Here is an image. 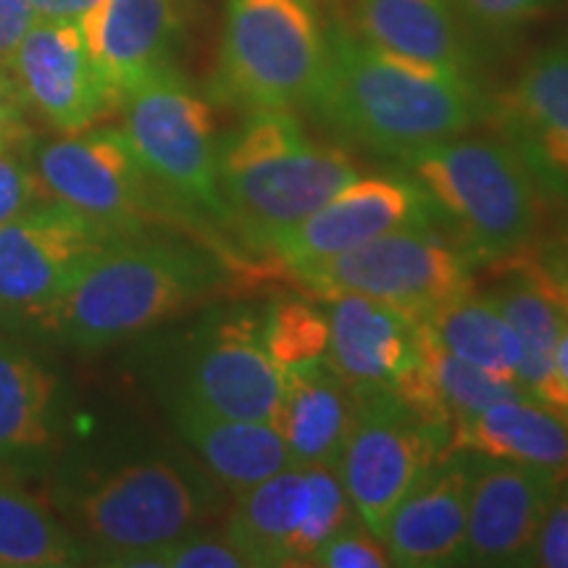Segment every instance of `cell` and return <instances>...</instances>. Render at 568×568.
Wrapping results in <instances>:
<instances>
[{
	"label": "cell",
	"mask_w": 568,
	"mask_h": 568,
	"mask_svg": "<svg viewBox=\"0 0 568 568\" xmlns=\"http://www.w3.org/2000/svg\"><path fill=\"white\" fill-rule=\"evenodd\" d=\"M261 337L280 368L308 364L326 358L329 318L316 297L280 295L261 311Z\"/></svg>",
	"instance_id": "30"
},
{
	"label": "cell",
	"mask_w": 568,
	"mask_h": 568,
	"mask_svg": "<svg viewBox=\"0 0 568 568\" xmlns=\"http://www.w3.org/2000/svg\"><path fill=\"white\" fill-rule=\"evenodd\" d=\"M471 466V453H447L416 479L382 529L389 564L406 568L464 566Z\"/></svg>",
	"instance_id": "17"
},
{
	"label": "cell",
	"mask_w": 568,
	"mask_h": 568,
	"mask_svg": "<svg viewBox=\"0 0 568 568\" xmlns=\"http://www.w3.org/2000/svg\"><path fill=\"white\" fill-rule=\"evenodd\" d=\"M32 159L48 201L82 213L116 237L145 230L166 203L142 172L122 126L38 138Z\"/></svg>",
	"instance_id": "10"
},
{
	"label": "cell",
	"mask_w": 568,
	"mask_h": 568,
	"mask_svg": "<svg viewBox=\"0 0 568 568\" xmlns=\"http://www.w3.org/2000/svg\"><path fill=\"white\" fill-rule=\"evenodd\" d=\"M219 193L230 230L253 251L358 176L351 155L303 132L293 111H255L219 140Z\"/></svg>",
	"instance_id": "4"
},
{
	"label": "cell",
	"mask_w": 568,
	"mask_h": 568,
	"mask_svg": "<svg viewBox=\"0 0 568 568\" xmlns=\"http://www.w3.org/2000/svg\"><path fill=\"white\" fill-rule=\"evenodd\" d=\"M166 410L205 471L234 495L295 464L274 424L219 416L172 397Z\"/></svg>",
	"instance_id": "24"
},
{
	"label": "cell",
	"mask_w": 568,
	"mask_h": 568,
	"mask_svg": "<svg viewBox=\"0 0 568 568\" xmlns=\"http://www.w3.org/2000/svg\"><path fill=\"white\" fill-rule=\"evenodd\" d=\"M437 224H445L443 211L418 182L355 176L303 222L276 232L258 253H266L274 272L290 280L295 272L324 264L382 234Z\"/></svg>",
	"instance_id": "12"
},
{
	"label": "cell",
	"mask_w": 568,
	"mask_h": 568,
	"mask_svg": "<svg viewBox=\"0 0 568 568\" xmlns=\"http://www.w3.org/2000/svg\"><path fill=\"white\" fill-rule=\"evenodd\" d=\"M34 140L24 122L0 130V224L48 203L32 159Z\"/></svg>",
	"instance_id": "32"
},
{
	"label": "cell",
	"mask_w": 568,
	"mask_h": 568,
	"mask_svg": "<svg viewBox=\"0 0 568 568\" xmlns=\"http://www.w3.org/2000/svg\"><path fill=\"white\" fill-rule=\"evenodd\" d=\"M116 234L61 203L0 224V318L17 324L45 308Z\"/></svg>",
	"instance_id": "13"
},
{
	"label": "cell",
	"mask_w": 568,
	"mask_h": 568,
	"mask_svg": "<svg viewBox=\"0 0 568 568\" xmlns=\"http://www.w3.org/2000/svg\"><path fill=\"white\" fill-rule=\"evenodd\" d=\"M527 566L568 568V477L560 479L548 516L537 531Z\"/></svg>",
	"instance_id": "36"
},
{
	"label": "cell",
	"mask_w": 568,
	"mask_h": 568,
	"mask_svg": "<svg viewBox=\"0 0 568 568\" xmlns=\"http://www.w3.org/2000/svg\"><path fill=\"white\" fill-rule=\"evenodd\" d=\"M226 264L205 245L126 234L101 247L63 293L19 324L80 353L153 329L224 290Z\"/></svg>",
	"instance_id": "2"
},
{
	"label": "cell",
	"mask_w": 568,
	"mask_h": 568,
	"mask_svg": "<svg viewBox=\"0 0 568 568\" xmlns=\"http://www.w3.org/2000/svg\"><path fill=\"white\" fill-rule=\"evenodd\" d=\"M9 71L24 98L61 134L95 126L119 109L77 21L34 19L13 51Z\"/></svg>",
	"instance_id": "14"
},
{
	"label": "cell",
	"mask_w": 568,
	"mask_h": 568,
	"mask_svg": "<svg viewBox=\"0 0 568 568\" xmlns=\"http://www.w3.org/2000/svg\"><path fill=\"white\" fill-rule=\"evenodd\" d=\"M474 456L466 506L464 564L527 566L560 474L516 460Z\"/></svg>",
	"instance_id": "15"
},
{
	"label": "cell",
	"mask_w": 568,
	"mask_h": 568,
	"mask_svg": "<svg viewBox=\"0 0 568 568\" xmlns=\"http://www.w3.org/2000/svg\"><path fill=\"white\" fill-rule=\"evenodd\" d=\"M308 508L305 466H287L237 493L224 537L251 566H290V548Z\"/></svg>",
	"instance_id": "26"
},
{
	"label": "cell",
	"mask_w": 568,
	"mask_h": 568,
	"mask_svg": "<svg viewBox=\"0 0 568 568\" xmlns=\"http://www.w3.org/2000/svg\"><path fill=\"white\" fill-rule=\"evenodd\" d=\"M447 453L516 460L568 477V416L535 397L497 403L453 424Z\"/></svg>",
	"instance_id": "25"
},
{
	"label": "cell",
	"mask_w": 568,
	"mask_h": 568,
	"mask_svg": "<svg viewBox=\"0 0 568 568\" xmlns=\"http://www.w3.org/2000/svg\"><path fill=\"white\" fill-rule=\"evenodd\" d=\"M556 372H558V379L564 382V387L568 389V314H566L564 332H560V339L556 347Z\"/></svg>",
	"instance_id": "40"
},
{
	"label": "cell",
	"mask_w": 568,
	"mask_h": 568,
	"mask_svg": "<svg viewBox=\"0 0 568 568\" xmlns=\"http://www.w3.org/2000/svg\"><path fill=\"white\" fill-rule=\"evenodd\" d=\"M84 564V550L55 510L42 506L11 477H0V568H69Z\"/></svg>",
	"instance_id": "28"
},
{
	"label": "cell",
	"mask_w": 568,
	"mask_h": 568,
	"mask_svg": "<svg viewBox=\"0 0 568 568\" xmlns=\"http://www.w3.org/2000/svg\"><path fill=\"white\" fill-rule=\"evenodd\" d=\"M240 552L224 535L195 529L151 552L145 568H247Z\"/></svg>",
	"instance_id": "34"
},
{
	"label": "cell",
	"mask_w": 568,
	"mask_h": 568,
	"mask_svg": "<svg viewBox=\"0 0 568 568\" xmlns=\"http://www.w3.org/2000/svg\"><path fill=\"white\" fill-rule=\"evenodd\" d=\"M466 30L479 38H508L531 19L556 9L564 0H453Z\"/></svg>",
	"instance_id": "33"
},
{
	"label": "cell",
	"mask_w": 568,
	"mask_h": 568,
	"mask_svg": "<svg viewBox=\"0 0 568 568\" xmlns=\"http://www.w3.org/2000/svg\"><path fill=\"white\" fill-rule=\"evenodd\" d=\"M487 297L521 343L518 382L545 406L568 416V389L558 379L556 347L568 314V282L531 251L495 261Z\"/></svg>",
	"instance_id": "16"
},
{
	"label": "cell",
	"mask_w": 568,
	"mask_h": 568,
	"mask_svg": "<svg viewBox=\"0 0 568 568\" xmlns=\"http://www.w3.org/2000/svg\"><path fill=\"white\" fill-rule=\"evenodd\" d=\"M489 113L531 174L568 187V34L539 48Z\"/></svg>",
	"instance_id": "18"
},
{
	"label": "cell",
	"mask_w": 568,
	"mask_h": 568,
	"mask_svg": "<svg viewBox=\"0 0 568 568\" xmlns=\"http://www.w3.org/2000/svg\"><path fill=\"white\" fill-rule=\"evenodd\" d=\"M324 61L318 0H226L213 95L247 113L308 109Z\"/></svg>",
	"instance_id": "6"
},
{
	"label": "cell",
	"mask_w": 568,
	"mask_h": 568,
	"mask_svg": "<svg viewBox=\"0 0 568 568\" xmlns=\"http://www.w3.org/2000/svg\"><path fill=\"white\" fill-rule=\"evenodd\" d=\"M418 353H422L426 376H429L432 389H435L439 406H443L445 416L450 418V424L460 422V418L477 416L481 410L497 406V403L531 397L521 382L503 379V376L489 374L485 368L468 364V361L445 351L426 332L422 322H418Z\"/></svg>",
	"instance_id": "29"
},
{
	"label": "cell",
	"mask_w": 568,
	"mask_h": 568,
	"mask_svg": "<svg viewBox=\"0 0 568 568\" xmlns=\"http://www.w3.org/2000/svg\"><path fill=\"white\" fill-rule=\"evenodd\" d=\"M437 226H410L351 247L293 280L316 301L366 295L422 316L453 297L471 293L474 258L464 245H450Z\"/></svg>",
	"instance_id": "8"
},
{
	"label": "cell",
	"mask_w": 568,
	"mask_h": 568,
	"mask_svg": "<svg viewBox=\"0 0 568 568\" xmlns=\"http://www.w3.org/2000/svg\"><path fill=\"white\" fill-rule=\"evenodd\" d=\"M34 19L80 21L98 0H30Z\"/></svg>",
	"instance_id": "38"
},
{
	"label": "cell",
	"mask_w": 568,
	"mask_h": 568,
	"mask_svg": "<svg viewBox=\"0 0 568 568\" xmlns=\"http://www.w3.org/2000/svg\"><path fill=\"white\" fill-rule=\"evenodd\" d=\"M308 109L347 140L397 159L464 134L493 105L471 77L395 59L358 32L332 24L326 27L324 74Z\"/></svg>",
	"instance_id": "3"
},
{
	"label": "cell",
	"mask_w": 568,
	"mask_h": 568,
	"mask_svg": "<svg viewBox=\"0 0 568 568\" xmlns=\"http://www.w3.org/2000/svg\"><path fill=\"white\" fill-rule=\"evenodd\" d=\"M282 368L266 353L261 311L219 305L203 314L176 345L166 400H184L211 414L272 424Z\"/></svg>",
	"instance_id": "9"
},
{
	"label": "cell",
	"mask_w": 568,
	"mask_h": 568,
	"mask_svg": "<svg viewBox=\"0 0 568 568\" xmlns=\"http://www.w3.org/2000/svg\"><path fill=\"white\" fill-rule=\"evenodd\" d=\"M24 111L27 103L21 98L17 82H13L11 71L0 67V130L24 122Z\"/></svg>",
	"instance_id": "39"
},
{
	"label": "cell",
	"mask_w": 568,
	"mask_h": 568,
	"mask_svg": "<svg viewBox=\"0 0 568 568\" xmlns=\"http://www.w3.org/2000/svg\"><path fill=\"white\" fill-rule=\"evenodd\" d=\"M77 24L98 71L122 101L126 90L169 63L180 11L174 0H98Z\"/></svg>",
	"instance_id": "21"
},
{
	"label": "cell",
	"mask_w": 568,
	"mask_h": 568,
	"mask_svg": "<svg viewBox=\"0 0 568 568\" xmlns=\"http://www.w3.org/2000/svg\"><path fill=\"white\" fill-rule=\"evenodd\" d=\"M30 0H0V67L9 69L13 51L32 27Z\"/></svg>",
	"instance_id": "37"
},
{
	"label": "cell",
	"mask_w": 568,
	"mask_h": 568,
	"mask_svg": "<svg viewBox=\"0 0 568 568\" xmlns=\"http://www.w3.org/2000/svg\"><path fill=\"white\" fill-rule=\"evenodd\" d=\"M439 205L474 261L531 251L539 230L535 174L508 138H445L397 155Z\"/></svg>",
	"instance_id": "5"
},
{
	"label": "cell",
	"mask_w": 568,
	"mask_h": 568,
	"mask_svg": "<svg viewBox=\"0 0 568 568\" xmlns=\"http://www.w3.org/2000/svg\"><path fill=\"white\" fill-rule=\"evenodd\" d=\"M545 258H548V261H550V264L558 268V272H560V276H564V280L568 282V240H566V243H564V245H560V247H558V251H552L550 255H545Z\"/></svg>",
	"instance_id": "41"
},
{
	"label": "cell",
	"mask_w": 568,
	"mask_h": 568,
	"mask_svg": "<svg viewBox=\"0 0 568 568\" xmlns=\"http://www.w3.org/2000/svg\"><path fill=\"white\" fill-rule=\"evenodd\" d=\"M355 24L382 53L471 77V45L453 0H355Z\"/></svg>",
	"instance_id": "23"
},
{
	"label": "cell",
	"mask_w": 568,
	"mask_h": 568,
	"mask_svg": "<svg viewBox=\"0 0 568 568\" xmlns=\"http://www.w3.org/2000/svg\"><path fill=\"white\" fill-rule=\"evenodd\" d=\"M122 132L142 172L176 213L230 226L219 193L213 109L172 63L130 88L119 101Z\"/></svg>",
	"instance_id": "7"
},
{
	"label": "cell",
	"mask_w": 568,
	"mask_h": 568,
	"mask_svg": "<svg viewBox=\"0 0 568 568\" xmlns=\"http://www.w3.org/2000/svg\"><path fill=\"white\" fill-rule=\"evenodd\" d=\"M308 566L322 568H385L389 564L387 548L382 537H376L372 529H364V521L358 516L351 518L337 535H332L314 552Z\"/></svg>",
	"instance_id": "35"
},
{
	"label": "cell",
	"mask_w": 568,
	"mask_h": 568,
	"mask_svg": "<svg viewBox=\"0 0 568 568\" xmlns=\"http://www.w3.org/2000/svg\"><path fill=\"white\" fill-rule=\"evenodd\" d=\"M305 477H308V508H305L301 529L290 548V566H308L326 539L337 535L351 518H355L337 466H305Z\"/></svg>",
	"instance_id": "31"
},
{
	"label": "cell",
	"mask_w": 568,
	"mask_h": 568,
	"mask_svg": "<svg viewBox=\"0 0 568 568\" xmlns=\"http://www.w3.org/2000/svg\"><path fill=\"white\" fill-rule=\"evenodd\" d=\"M61 387L30 347L0 335V474L34 477L55 464L63 435Z\"/></svg>",
	"instance_id": "19"
},
{
	"label": "cell",
	"mask_w": 568,
	"mask_h": 568,
	"mask_svg": "<svg viewBox=\"0 0 568 568\" xmlns=\"http://www.w3.org/2000/svg\"><path fill=\"white\" fill-rule=\"evenodd\" d=\"M355 416V393L326 358L284 366L274 429L297 466H337Z\"/></svg>",
	"instance_id": "22"
},
{
	"label": "cell",
	"mask_w": 568,
	"mask_h": 568,
	"mask_svg": "<svg viewBox=\"0 0 568 568\" xmlns=\"http://www.w3.org/2000/svg\"><path fill=\"white\" fill-rule=\"evenodd\" d=\"M432 337L468 364L518 382L521 343L487 295L466 293L418 316Z\"/></svg>",
	"instance_id": "27"
},
{
	"label": "cell",
	"mask_w": 568,
	"mask_h": 568,
	"mask_svg": "<svg viewBox=\"0 0 568 568\" xmlns=\"http://www.w3.org/2000/svg\"><path fill=\"white\" fill-rule=\"evenodd\" d=\"M326 303V364L355 395L389 389L418 355V318L366 295H337Z\"/></svg>",
	"instance_id": "20"
},
{
	"label": "cell",
	"mask_w": 568,
	"mask_h": 568,
	"mask_svg": "<svg viewBox=\"0 0 568 568\" xmlns=\"http://www.w3.org/2000/svg\"><path fill=\"white\" fill-rule=\"evenodd\" d=\"M439 458L437 439L389 389L355 395V416L337 471L355 516L382 537L389 514Z\"/></svg>",
	"instance_id": "11"
},
{
	"label": "cell",
	"mask_w": 568,
	"mask_h": 568,
	"mask_svg": "<svg viewBox=\"0 0 568 568\" xmlns=\"http://www.w3.org/2000/svg\"><path fill=\"white\" fill-rule=\"evenodd\" d=\"M219 506L216 479L166 453L69 458L51 477V508L88 564L145 568L151 552L203 529Z\"/></svg>",
	"instance_id": "1"
}]
</instances>
